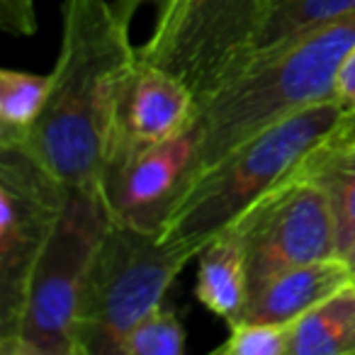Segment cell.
Listing matches in <instances>:
<instances>
[{"label": "cell", "mask_w": 355, "mask_h": 355, "mask_svg": "<svg viewBox=\"0 0 355 355\" xmlns=\"http://www.w3.org/2000/svg\"><path fill=\"white\" fill-rule=\"evenodd\" d=\"M290 331L285 324L263 321H234L217 355H290Z\"/></svg>", "instance_id": "ac0fdd59"}, {"label": "cell", "mask_w": 355, "mask_h": 355, "mask_svg": "<svg viewBox=\"0 0 355 355\" xmlns=\"http://www.w3.org/2000/svg\"><path fill=\"white\" fill-rule=\"evenodd\" d=\"M353 49L355 10L246 66L200 105L202 166L300 110L336 100L338 71Z\"/></svg>", "instance_id": "7a4b0ae2"}, {"label": "cell", "mask_w": 355, "mask_h": 355, "mask_svg": "<svg viewBox=\"0 0 355 355\" xmlns=\"http://www.w3.org/2000/svg\"><path fill=\"white\" fill-rule=\"evenodd\" d=\"M66 190L32 153L0 141V348L17 334L32 270L61 217Z\"/></svg>", "instance_id": "52a82bcc"}, {"label": "cell", "mask_w": 355, "mask_h": 355, "mask_svg": "<svg viewBox=\"0 0 355 355\" xmlns=\"http://www.w3.org/2000/svg\"><path fill=\"white\" fill-rule=\"evenodd\" d=\"M353 10L355 0H270L268 22L261 32L251 64Z\"/></svg>", "instance_id": "9a60e30c"}, {"label": "cell", "mask_w": 355, "mask_h": 355, "mask_svg": "<svg viewBox=\"0 0 355 355\" xmlns=\"http://www.w3.org/2000/svg\"><path fill=\"white\" fill-rule=\"evenodd\" d=\"M198 110V98L183 78L139 59L124 85L112 148L166 141L193 124Z\"/></svg>", "instance_id": "30bf717a"}, {"label": "cell", "mask_w": 355, "mask_h": 355, "mask_svg": "<svg viewBox=\"0 0 355 355\" xmlns=\"http://www.w3.org/2000/svg\"><path fill=\"white\" fill-rule=\"evenodd\" d=\"M326 195L338 229V253L355 239V144L324 139L297 166Z\"/></svg>", "instance_id": "4fadbf2b"}, {"label": "cell", "mask_w": 355, "mask_h": 355, "mask_svg": "<svg viewBox=\"0 0 355 355\" xmlns=\"http://www.w3.org/2000/svg\"><path fill=\"white\" fill-rule=\"evenodd\" d=\"M185 329L173 311L156 309L141 319L122 340L119 355H183Z\"/></svg>", "instance_id": "e0dca14e"}, {"label": "cell", "mask_w": 355, "mask_h": 355, "mask_svg": "<svg viewBox=\"0 0 355 355\" xmlns=\"http://www.w3.org/2000/svg\"><path fill=\"white\" fill-rule=\"evenodd\" d=\"M110 222L103 185H69L59 222L32 270L17 334L0 353L78 355L85 282Z\"/></svg>", "instance_id": "277c9868"}, {"label": "cell", "mask_w": 355, "mask_h": 355, "mask_svg": "<svg viewBox=\"0 0 355 355\" xmlns=\"http://www.w3.org/2000/svg\"><path fill=\"white\" fill-rule=\"evenodd\" d=\"M202 168L198 117L166 141L141 148L114 146L100 178L110 217L112 222L163 234Z\"/></svg>", "instance_id": "9c48e42d"}, {"label": "cell", "mask_w": 355, "mask_h": 355, "mask_svg": "<svg viewBox=\"0 0 355 355\" xmlns=\"http://www.w3.org/2000/svg\"><path fill=\"white\" fill-rule=\"evenodd\" d=\"M343 114L345 110L338 100H326L239 144L200 173L161 239L200 256V251L234 227L251 205L287 180L306 153L334 134Z\"/></svg>", "instance_id": "3957f363"}, {"label": "cell", "mask_w": 355, "mask_h": 355, "mask_svg": "<svg viewBox=\"0 0 355 355\" xmlns=\"http://www.w3.org/2000/svg\"><path fill=\"white\" fill-rule=\"evenodd\" d=\"M329 139H336V141H345V144H355V110L353 112H345L343 119L338 122V127L334 129Z\"/></svg>", "instance_id": "44dd1931"}, {"label": "cell", "mask_w": 355, "mask_h": 355, "mask_svg": "<svg viewBox=\"0 0 355 355\" xmlns=\"http://www.w3.org/2000/svg\"><path fill=\"white\" fill-rule=\"evenodd\" d=\"M193 258L198 253L161 234L110 222L85 282L78 355H119L124 336L161 309L168 287Z\"/></svg>", "instance_id": "5b68a950"}, {"label": "cell", "mask_w": 355, "mask_h": 355, "mask_svg": "<svg viewBox=\"0 0 355 355\" xmlns=\"http://www.w3.org/2000/svg\"><path fill=\"white\" fill-rule=\"evenodd\" d=\"M49 76L0 71V141L17 139L35 127L49 98Z\"/></svg>", "instance_id": "2e32d148"}, {"label": "cell", "mask_w": 355, "mask_h": 355, "mask_svg": "<svg viewBox=\"0 0 355 355\" xmlns=\"http://www.w3.org/2000/svg\"><path fill=\"white\" fill-rule=\"evenodd\" d=\"M270 0H168L139 59L175 73L202 105L256 54Z\"/></svg>", "instance_id": "8992f818"}, {"label": "cell", "mask_w": 355, "mask_h": 355, "mask_svg": "<svg viewBox=\"0 0 355 355\" xmlns=\"http://www.w3.org/2000/svg\"><path fill=\"white\" fill-rule=\"evenodd\" d=\"M336 100L343 105L345 112L355 110V49L348 54L338 71V80H336Z\"/></svg>", "instance_id": "ffe728a7"}, {"label": "cell", "mask_w": 355, "mask_h": 355, "mask_svg": "<svg viewBox=\"0 0 355 355\" xmlns=\"http://www.w3.org/2000/svg\"><path fill=\"white\" fill-rule=\"evenodd\" d=\"M350 280L353 275L340 253L287 268L248 292V302L239 321L292 326L300 316H304Z\"/></svg>", "instance_id": "8fae6325"}, {"label": "cell", "mask_w": 355, "mask_h": 355, "mask_svg": "<svg viewBox=\"0 0 355 355\" xmlns=\"http://www.w3.org/2000/svg\"><path fill=\"white\" fill-rule=\"evenodd\" d=\"M0 25L17 37H30L37 32L35 0H0Z\"/></svg>", "instance_id": "d6986e66"}, {"label": "cell", "mask_w": 355, "mask_h": 355, "mask_svg": "<svg viewBox=\"0 0 355 355\" xmlns=\"http://www.w3.org/2000/svg\"><path fill=\"white\" fill-rule=\"evenodd\" d=\"M195 297L227 324L241 319L248 302V270L241 239L232 227L200 251Z\"/></svg>", "instance_id": "7c38bea8"}, {"label": "cell", "mask_w": 355, "mask_h": 355, "mask_svg": "<svg viewBox=\"0 0 355 355\" xmlns=\"http://www.w3.org/2000/svg\"><path fill=\"white\" fill-rule=\"evenodd\" d=\"M132 15L117 0H64L49 98L30 132L10 139L66 185L100 183L124 85L139 61Z\"/></svg>", "instance_id": "6da1fadb"}, {"label": "cell", "mask_w": 355, "mask_h": 355, "mask_svg": "<svg viewBox=\"0 0 355 355\" xmlns=\"http://www.w3.org/2000/svg\"><path fill=\"white\" fill-rule=\"evenodd\" d=\"M355 353V280L309 309L292 324L290 355Z\"/></svg>", "instance_id": "5bb4252c"}, {"label": "cell", "mask_w": 355, "mask_h": 355, "mask_svg": "<svg viewBox=\"0 0 355 355\" xmlns=\"http://www.w3.org/2000/svg\"><path fill=\"white\" fill-rule=\"evenodd\" d=\"M117 3H119V6L124 8V10L129 12V15H134V8H137L139 3H141V0H117Z\"/></svg>", "instance_id": "603a6c76"}, {"label": "cell", "mask_w": 355, "mask_h": 355, "mask_svg": "<svg viewBox=\"0 0 355 355\" xmlns=\"http://www.w3.org/2000/svg\"><path fill=\"white\" fill-rule=\"evenodd\" d=\"M340 256H343V261L348 263V268H350V275H353V280H355V239L348 243V246L340 251Z\"/></svg>", "instance_id": "7402d4cb"}, {"label": "cell", "mask_w": 355, "mask_h": 355, "mask_svg": "<svg viewBox=\"0 0 355 355\" xmlns=\"http://www.w3.org/2000/svg\"><path fill=\"white\" fill-rule=\"evenodd\" d=\"M248 270V292L302 263L338 256V229L326 195L292 173L234 222Z\"/></svg>", "instance_id": "ba28073f"}]
</instances>
